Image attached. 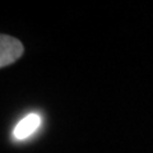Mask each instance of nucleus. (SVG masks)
<instances>
[{
  "label": "nucleus",
  "mask_w": 153,
  "mask_h": 153,
  "mask_svg": "<svg viewBox=\"0 0 153 153\" xmlns=\"http://www.w3.org/2000/svg\"><path fill=\"white\" fill-rule=\"evenodd\" d=\"M25 52L23 44L18 38H14L9 35L0 36V68L16 63Z\"/></svg>",
  "instance_id": "f257e3e1"
},
{
  "label": "nucleus",
  "mask_w": 153,
  "mask_h": 153,
  "mask_svg": "<svg viewBox=\"0 0 153 153\" xmlns=\"http://www.w3.org/2000/svg\"><path fill=\"white\" fill-rule=\"evenodd\" d=\"M40 124H41L40 116L37 114H30L23 117L16 125L13 135L16 139H26V138L31 137L40 128Z\"/></svg>",
  "instance_id": "f03ea898"
}]
</instances>
